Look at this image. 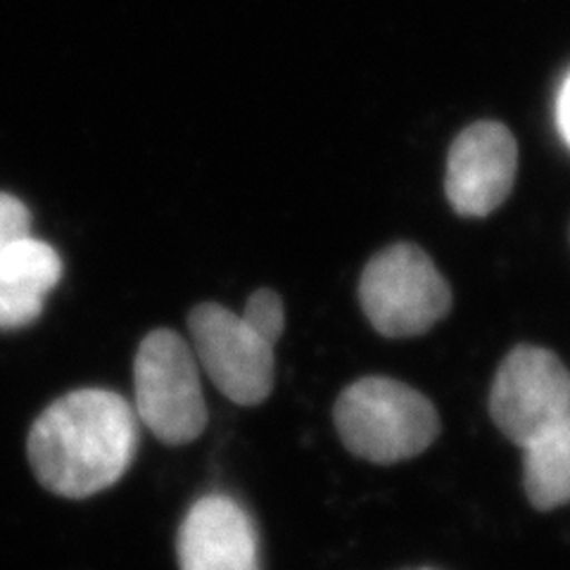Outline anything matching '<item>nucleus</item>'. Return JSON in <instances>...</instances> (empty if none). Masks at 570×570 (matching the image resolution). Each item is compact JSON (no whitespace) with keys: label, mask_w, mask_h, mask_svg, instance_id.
Returning <instances> with one entry per match:
<instances>
[{"label":"nucleus","mask_w":570,"mask_h":570,"mask_svg":"<svg viewBox=\"0 0 570 570\" xmlns=\"http://www.w3.org/2000/svg\"><path fill=\"white\" fill-rule=\"evenodd\" d=\"M138 450V416L112 390L67 392L33 421L27 454L39 483L86 499L119 483Z\"/></svg>","instance_id":"nucleus-1"},{"label":"nucleus","mask_w":570,"mask_h":570,"mask_svg":"<svg viewBox=\"0 0 570 570\" xmlns=\"http://www.w3.org/2000/svg\"><path fill=\"white\" fill-rule=\"evenodd\" d=\"M335 428L345 448L373 463H397L431 448L440 421L421 392L392 379L352 383L335 402Z\"/></svg>","instance_id":"nucleus-2"},{"label":"nucleus","mask_w":570,"mask_h":570,"mask_svg":"<svg viewBox=\"0 0 570 570\" xmlns=\"http://www.w3.org/2000/svg\"><path fill=\"white\" fill-rule=\"evenodd\" d=\"M134 412L169 448L198 440L207 428L200 364L190 343L169 328L142 337L134 362Z\"/></svg>","instance_id":"nucleus-3"},{"label":"nucleus","mask_w":570,"mask_h":570,"mask_svg":"<svg viewBox=\"0 0 570 570\" xmlns=\"http://www.w3.org/2000/svg\"><path fill=\"white\" fill-rule=\"evenodd\" d=\"M360 299L379 333L414 337L448 316L452 291L421 247L402 243L383 249L366 264Z\"/></svg>","instance_id":"nucleus-4"},{"label":"nucleus","mask_w":570,"mask_h":570,"mask_svg":"<svg viewBox=\"0 0 570 570\" xmlns=\"http://www.w3.org/2000/svg\"><path fill=\"white\" fill-rule=\"evenodd\" d=\"M190 347L209 381L240 406L262 404L272 395L274 347L247 324L243 314L217 302H203L188 314Z\"/></svg>","instance_id":"nucleus-5"},{"label":"nucleus","mask_w":570,"mask_h":570,"mask_svg":"<svg viewBox=\"0 0 570 570\" xmlns=\"http://www.w3.org/2000/svg\"><path fill=\"white\" fill-rule=\"evenodd\" d=\"M490 412L499 431L525 448L570 419V371L554 352L515 347L497 371Z\"/></svg>","instance_id":"nucleus-6"},{"label":"nucleus","mask_w":570,"mask_h":570,"mask_svg":"<svg viewBox=\"0 0 570 570\" xmlns=\"http://www.w3.org/2000/svg\"><path fill=\"white\" fill-rule=\"evenodd\" d=\"M519 148L513 134L497 121H478L452 142L448 159V198L459 214L485 217L502 205L515 181Z\"/></svg>","instance_id":"nucleus-7"},{"label":"nucleus","mask_w":570,"mask_h":570,"mask_svg":"<svg viewBox=\"0 0 570 570\" xmlns=\"http://www.w3.org/2000/svg\"><path fill=\"white\" fill-rule=\"evenodd\" d=\"M181 570H259V534L249 513L228 494H205L178 525Z\"/></svg>","instance_id":"nucleus-8"},{"label":"nucleus","mask_w":570,"mask_h":570,"mask_svg":"<svg viewBox=\"0 0 570 570\" xmlns=\"http://www.w3.org/2000/svg\"><path fill=\"white\" fill-rule=\"evenodd\" d=\"M60 278L62 259L56 247L33 236L10 245L0 255V331L33 324Z\"/></svg>","instance_id":"nucleus-9"},{"label":"nucleus","mask_w":570,"mask_h":570,"mask_svg":"<svg viewBox=\"0 0 570 570\" xmlns=\"http://www.w3.org/2000/svg\"><path fill=\"white\" fill-rule=\"evenodd\" d=\"M523 483L542 511L570 502V419L523 448Z\"/></svg>","instance_id":"nucleus-10"},{"label":"nucleus","mask_w":570,"mask_h":570,"mask_svg":"<svg viewBox=\"0 0 570 570\" xmlns=\"http://www.w3.org/2000/svg\"><path fill=\"white\" fill-rule=\"evenodd\" d=\"M243 318L253 326L262 337H266L272 345L278 343V337L283 335L285 328V312H283V299L269 291V288H259L253 295H249Z\"/></svg>","instance_id":"nucleus-11"},{"label":"nucleus","mask_w":570,"mask_h":570,"mask_svg":"<svg viewBox=\"0 0 570 570\" xmlns=\"http://www.w3.org/2000/svg\"><path fill=\"white\" fill-rule=\"evenodd\" d=\"M31 236V214L27 205L10 193H0V255L14 243Z\"/></svg>","instance_id":"nucleus-12"},{"label":"nucleus","mask_w":570,"mask_h":570,"mask_svg":"<svg viewBox=\"0 0 570 570\" xmlns=\"http://www.w3.org/2000/svg\"><path fill=\"white\" fill-rule=\"evenodd\" d=\"M557 124L559 131L563 136V140L568 142L570 148V75L566 77L561 91H559V100H557Z\"/></svg>","instance_id":"nucleus-13"},{"label":"nucleus","mask_w":570,"mask_h":570,"mask_svg":"<svg viewBox=\"0 0 570 570\" xmlns=\"http://www.w3.org/2000/svg\"><path fill=\"white\" fill-rule=\"evenodd\" d=\"M423 570H428V568H423Z\"/></svg>","instance_id":"nucleus-14"}]
</instances>
